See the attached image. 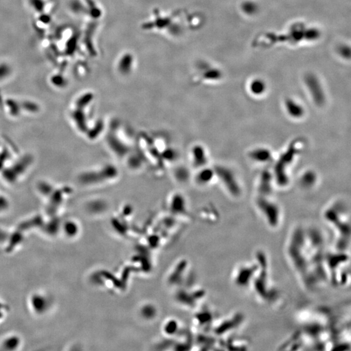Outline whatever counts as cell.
Segmentation results:
<instances>
[{"label":"cell","instance_id":"cell-7","mask_svg":"<svg viewBox=\"0 0 351 351\" xmlns=\"http://www.w3.org/2000/svg\"><path fill=\"white\" fill-rule=\"evenodd\" d=\"M284 107L287 113L291 118L300 119L305 114V109L299 101L288 98L284 101Z\"/></svg>","mask_w":351,"mask_h":351},{"label":"cell","instance_id":"cell-4","mask_svg":"<svg viewBox=\"0 0 351 351\" xmlns=\"http://www.w3.org/2000/svg\"><path fill=\"white\" fill-rule=\"evenodd\" d=\"M336 206L329 207L324 212V218L328 222L332 223V226L335 228L336 227L337 230H338L339 235L341 231L343 232L344 236L346 231V226L347 223L346 222L345 214L344 212L339 211V208Z\"/></svg>","mask_w":351,"mask_h":351},{"label":"cell","instance_id":"cell-10","mask_svg":"<svg viewBox=\"0 0 351 351\" xmlns=\"http://www.w3.org/2000/svg\"><path fill=\"white\" fill-rule=\"evenodd\" d=\"M317 175L312 171H306L305 173L302 174L301 178V184L304 188H311L316 184Z\"/></svg>","mask_w":351,"mask_h":351},{"label":"cell","instance_id":"cell-5","mask_svg":"<svg viewBox=\"0 0 351 351\" xmlns=\"http://www.w3.org/2000/svg\"><path fill=\"white\" fill-rule=\"evenodd\" d=\"M218 174L229 193L233 196H239L242 190L237 178L232 171L227 168L220 167Z\"/></svg>","mask_w":351,"mask_h":351},{"label":"cell","instance_id":"cell-1","mask_svg":"<svg viewBox=\"0 0 351 351\" xmlns=\"http://www.w3.org/2000/svg\"><path fill=\"white\" fill-rule=\"evenodd\" d=\"M301 149L302 143L300 141H293L286 151L280 156L279 160L276 163L273 176H275V180L280 186H285L288 184L289 177L287 169L292 164Z\"/></svg>","mask_w":351,"mask_h":351},{"label":"cell","instance_id":"cell-2","mask_svg":"<svg viewBox=\"0 0 351 351\" xmlns=\"http://www.w3.org/2000/svg\"><path fill=\"white\" fill-rule=\"evenodd\" d=\"M268 197V196L258 195L257 206L267 224L271 228H277L280 225L281 212L279 206Z\"/></svg>","mask_w":351,"mask_h":351},{"label":"cell","instance_id":"cell-3","mask_svg":"<svg viewBox=\"0 0 351 351\" xmlns=\"http://www.w3.org/2000/svg\"><path fill=\"white\" fill-rule=\"evenodd\" d=\"M304 83L313 102L318 106L323 105L326 101V94L319 78L314 74H308L304 78Z\"/></svg>","mask_w":351,"mask_h":351},{"label":"cell","instance_id":"cell-11","mask_svg":"<svg viewBox=\"0 0 351 351\" xmlns=\"http://www.w3.org/2000/svg\"><path fill=\"white\" fill-rule=\"evenodd\" d=\"M243 12L249 15H254L258 12V7L253 2H246L242 6Z\"/></svg>","mask_w":351,"mask_h":351},{"label":"cell","instance_id":"cell-9","mask_svg":"<svg viewBox=\"0 0 351 351\" xmlns=\"http://www.w3.org/2000/svg\"><path fill=\"white\" fill-rule=\"evenodd\" d=\"M267 85L264 80L260 79H253L249 85L250 92L255 96H261L266 92Z\"/></svg>","mask_w":351,"mask_h":351},{"label":"cell","instance_id":"cell-8","mask_svg":"<svg viewBox=\"0 0 351 351\" xmlns=\"http://www.w3.org/2000/svg\"><path fill=\"white\" fill-rule=\"evenodd\" d=\"M249 157L254 162L266 163L272 160L273 154L270 150L267 148L258 147L249 152Z\"/></svg>","mask_w":351,"mask_h":351},{"label":"cell","instance_id":"cell-12","mask_svg":"<svg viewBox=\"0 0 351 351\" xmlns=\"http://www.w3.org/2000/svg\"><path fill=\"white\" fill-rule=\"evenodd\" d=\"M340 54L342 55V56H343L345 57H346V56H348V57H349V54H346V52H350L349 48H348V49H346V46H343V47H341L340 48Z\"/></svg>","mask_w":351,"mask_h":351},{"label":"cell","instance_id":"cell-6","mask_svg":"<svg viewBox=\"0 0 351 351\" xmlns=\"http://www.w3.org/2000/svg\"><path fill=\"white\" fill-rule=\"evenodd\" d=\"M273 174L270 172L265 171L260 176L259 183H258V193L262 196H270L273 192Z\"/></svg>","mask_w":351,"mask_h":351}]
</instances>
